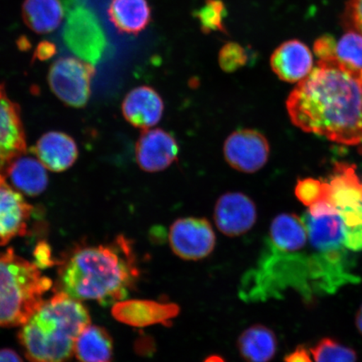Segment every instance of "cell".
Returning a JSON list of instances; mask_svg holds the SVG:
<instances>
[{
    "label": "cell",
    "mask_w": 362,
    "mask_h": 362,
    "mask_svg": "<svg viewBox=\"0 0 362 362\" xmlns=\"http://www.w3.org/2000/svg\"><path fill=\"white\" fill-rule=\"evenodd\" d=\"M292 123L347 146L362 141V84L337 60L319 61L289 95Z\"/></svg>",
    "instance_id": "1"
},
{
    "label": "cell",
    "mask_w": 362,
    "mask_h": 362,
    "mask_svg": "<svg viewBox=\"0 0 362 362\" xmlns=\"http://www.w3.org/2000/svg\"><path fill=\"white\" fill-rule=\"evenodd\" d=\"M139 275L133 247L124 236L100 245L80 246L60 262L59 292L103 306L128 296Z\"/></svg>",
    "instance_id": "2"
},
{
    "label": "cell",
    "mask_w": 362,
    "mask_h": 362,
    "mask_svg": "<svg viewBox=\"0 0 362 362\" xmlns=\"http://www.w3.org/2000/svg\"><path fill=\"white\" fill-rule=\"evenodd\" d=\"M90 322L88 311L79 300L57 291L21 325V345L30 361L65 362Z\"/></svg>",
    "instance_id": "3"
},
{
    "label": "cell",
    "mask_w": 362,
    "mask_h": 362,
    "mask_svg": "<svg viewBox=\"0 0 362 362\" xmlns=\"http://www.w3.org/2000/svg\"><path fill=\"white\" fill-rule=\"evenodd\" d=\"M52 281L13 248L0 252V327L24 325L43 304Z\"/></svg>",
    "instance_id": "4"
},
{
    "label": "cell",
    "mask_w": 362,
    "mask_h": 362,
    "mask_svg": "<svg viewBox=\"0 0 362 362\" xmlns=\"http://www.w3.org/2000/svg\"><path fill=\"white\" fill-rule=\"evenodd\" d=\"M62 38L71 53L92 65L107 55L108 40L96 13L81 0H65Z\"/></svg>",
    "instance_id": "5"
},
{
    "label": "cell",
    "mask_w": 362,
    "mask_h": 362,
    "mask_svg": "<svg viewBox=\"0 0 362 362\" xmlns=\"http://www.w3.org/2000/svg\"><path fill=\"white\" fill-rule=\"evenodd\" d=\"M95 74V67L90 63L79 58L63 57L49 67L48 83L53 93L67 106L83 107L92 93Z\"/></svg>",
    "instance_id": "6"
},
{
    "label": "cell",
    "mask_w": 362,
    "mask_h": 362,
    "mask_svg": "<svg viewBox=\"0 0 362 362\" xmlns=\"http://www.w3.org/2000/svg\"><path fill=\"white\" fill-rule=\"evenodd\" d=\"M325 197L337 208L346 228L362 226V180L355 166L337 163L329 181H324Z\"/></svg>",
    "instance_id": "7"
},
{
    "label": "cell",
    "mask_w": 362,
    "mask_h": 362,
    "mask_svg": "<svg viewBox=\"0 0 362 362\" xmlns=\"http://www.w3.org/2000/svg\"><path fill=\"white\" fill-rule=\"evenodd\" d=\"M169 241L172 251L184 260L197 261L210 255L216 245V236L209 221L187 217L171 225Z\"/></svg>",
    "instance_id": "8"
},
{
    "label": "cell",
    "mask_w": 362,
    "mask_h": 362,
    "mask_svg": "<svg viewBox=\"0 0 362 362\" xmlns=\"http://www.w3.org/2000/svg\"><path fill=\"white\" fill-rule=\"evenodd\" d=\"M268 139L259 131L241 129L229 136L224 144V156L233 169L255 173L269 160Z\"/></svg>",
    "instance_id": "9"
},
{
    "label": "cell",
    "mask_w": 362,
    "mask_h": 362,
    "mask_svg": "<svg viewBox=\"0 0 362 362\" xmlns=\"http://www.w3.org/2000/svg\"><path fill=\"white\" fill-rule=\"evenodd\" d=\"M26 151V139L20 107L8 98L0 84V176L7 167Z\"/></svg>",
    "instance_id": "10"
},
{
    "label": "cell",
    "mask_w": 362,
    "mask_h": 362,
    "mask_svg": "<svg viewBox=\"0 0 362 362\" xmlns=\"http://www.w3.org/2000/svg\"><path fill=\"white\" fill-rule=\"evenodd\" d=\"M33 214V206L21 192L7 183L6 176H0V246L25 236Z\"/></svg>",
    "instance_id": "11"
},
{
    "label": "cell",
    "mask_w": 362,
    "mask_h": 362,
    "mask_svg": "<svg viewBox=\"0 0 362 362\" xmlns=\"http://www.w3.org/2000/svg\"><path fill=\"white\" fill-rule=\"evenodd\" d=\"M214 219L217 228L226 236H241L256 223L257 208L246 194L226 193L216 204Z\"/></svg>",
    "instance_id": "12"
},
{
    "label": "cell",
    "mask_w": 362,
    "mask_h": 362,
    "mask_svg": "<svg viewBox=\"0 0 362 362\" xmlns=\"http://www.w3.org/2000/svg\"><path fill=\"white\" fill-rule=\"evenodd\" d=\"M178 153L175 139L160 129H144L136 144V160L140 168L151 173L168 168Z\"/></svg>",
    "instance_id": "13"
},
{
    "label": "cell",
    "mask_w": 362,
    "mask_h": 362,
    "mask_svg": "<svg viewBox=\"0 0 362 362\" xmlns=\"http://www.w3.org/2000/svg\"><path fill=\"white\" fill-rule=\"evenodd\" d=\"M112 313L117 320L131 327H146L162 324L170 325L171 320L180 313V307L173 303L133 300L117 302Z\"/></svg>",
    "instance_id": "14"
},
{
    "label": "cell",
    "mask_w": 362,
    "mask_h": 362,
    "mask_svg": "<svg viewBox=\"0 0 362 362\" xmlns=\"http://www.w3.org/2000/svg\"><path fill=\"white\" fill-rule=\"evenodd\" d=\"M164 107L160 95L147 86L131 90L122 103V112L125 119L135 128L144 130L160 122Z\"/></svg>",
    "instance_id": "15"
},
{
    "label": "cell",
    "mask_w": 362,
    "mask_h": 362,
    "mask_svg": "<svg viewBox=\"0 0 362 362\" xmlns=\"http://www.w3.org/2000/svg\"><path fill=\"white\" fill-rule=\"evenodd\" d=\"M270 64L280 80L296 83L310 74L313 57L305 43L298 40H291L275 49L271 57Z\"/></svg>",
    "instance_id": "16"
},
{
    "label": "cell",
    "mask_w": 362,
    "mask_h": 362,
    "mask_svg": "<svg viewBox=\"0 0 362 362\" xmlns=\"http://www.w3.org/2000/svg\"><path fill=\"white\" fill-rule=\"evenodd\" d=\"M31 149L45 168L52 172H63L71 168L79 153L75 140L60 131L43 134Z\"/></svg>",
    "instance_id": "17"
},
{
    "label": "cell",
    "mask_w": 362,
    "mask_h": 362,
    "mask_svg": "<svg viewBox=\"0 0 362 362\" xmlns=\"http://www.w3.org/2000/svg\"><path fill=\"white\" fill-rule=\"evenodd\" d=\"M310 246L317 252L341 250L345 247L346 225L338 212L313 216L306 211L302 217Z\"/></svg>",
    "instance_id": "18"
},
{
    "label": "cell",
    "mask_w": 362,
    "mask_h": 362,
    "mask_svg": "<svg viewBox=\"0 0 362 362\" xmlns=\"http://www.w3.org/2000/svg\"><path fill=\"white\" fill-rule=\"evenodd\" d=\"M6 175L17 191L29 197L42 194L49 179L45 167L37 158L22 155L11 161Z\"/></svg>",
    "instance_id": "19"
},
{
    "label": "cell",
    "mask_w": 362,
    "mask_h": 362,
    "mask_svg": "<svg viewBox=\"0 0 362 362\" xmlns=\"http://www.w3.org/2000/svg\"><path fill=\"white\" fill-rule=\"evenodd\" d=\"M107 15L120 33L138 35L151 22V8L147 0H112Z\"/></svg>",
    "instance_id": "20"
},
{
    "label": "cell",
    "mask_w": 362,
    "mask_h": 362,
    "mask_svg": "<svg viewBox=\"0 0 362 362\" xmlns=\"http://www.w3.org/2000/svg\"><path fill=\"white\" fill-rule=\"evenodd\" d=\"M21 11L25 25L36 34L57 30L65 13L60 0H25Z\"/></svg>",
    "instance_id": "21"
},
{
    "label": "cell",
    "mask_w": 362,
    "mask_h": 362,
    "mask_svg": "<svg viewBox=\"0 0 362 362\" xmlns=\"http://www.w3.org/2000/svg\"><path fill=\"white\" fill-rule=\"evenodd\" d=\"M238 346L246 362H269L277 351V339L270 329L256 325L241 334Z\"/></svg>",
    "instance_id": "22"
},
{
    "label": "cell",
    "mask_w": 362,
    "mask_h": 362,
    "mask_svg": "<svg viewBox=\"0 0 362 362\" xmlns=\"http://www.w3.org/2000/svg\"><path fill=\"white\" fill-rule=\"evenodd\" d=\"M112 349L107 330L89 325L76 339L74 354L78 362H112Z\"/></svg>",
    "instance_id": "23"
},
{
    "label": "cell",
    "mask_w": 362,
    "mask_h": 362,
    "mask_svg": "<svg viewBox=\"0 0 362 362\" xmlns=\"http://www.w3.org/2000/svg\"><path fill=\"white\" fill-rule=\"evenodd\" d=\"M336 60L359 78L362 71V35L348 30L337 42Z\"/></svg>",
    "instance_id": "24"
},
{
    "label": "cell",
    "mask_w": 362,
    "mask_h": 362,
    "mask_svg": "<svg viewBox=\"0 0 362 362\" xmlns=\"http://www.w3.org/2000/svg\"><path fill=\"white\" fill-rule=\"evenodd\" d=\"M194 16L200 24L203 33H228L225 25L228 10L223 0H206L200 8L194 11Z\"/></svg>",
    "instance_id": "25"
},
{
    "label": "cell",
    "mask_w": 362,
    "mask_h": 362,
    "mask_svg": "<svg viewBox=\"0 0 362 362\" xmlns=\"http://www.w3.org/2000/svg\"><path fill=\"white\" fill-rule=\"evenodd\" d=\"M311 352L315 362H356L354 350L332 338L321 339Z\"/></svg>",
    "instance_id": "26"
},
{
    "label": "cell",
    "mask_w": 362,
    "mask_h": 362,
    "mask_svg": "<svg viewBox=\"0 0 362 362\" xmlns=\"http://www.w3.org/2000/svg\"><path fill=\"white\" fill-rule=\"evenodd\" d=\"M248 60V52L238 43L226 44L219 53L220 66L228 74L241 69L247 64Z\"/></svg>",
    "instance_id": "27"
},
{
    "label": "cell",
    "mask_w": 362,
    "mask_h": 362,
    "mask_svg": "<svg viewBox=\"0 0 362 362\" xmlns=\"http://www.w3.org/2000/svg\"><path fill=\"white\" fill-rule=\"evenodd\" d=\"M324 182L315 179L306 178L298 180L296 187V196L307 206L324 200Z\"/></svg>",
    "instance_id": "28"
},
{
    "label": "cell",
    "mask_w": 362,
    "mask_h": 362,
    "mask_svg": "<svg viewBox=\"0 0 362 362\" xmlns=\"http://www.w3.org/2000/svg\"><path fill=\"white\" fill-rule=\"evenodd\" d=\"M343 23L347 30L362 35V0H349L343 15Z\"/></svg>",
    "instance_id": "29"
},
{
    "label": "cell",
    "mask_w": 362,
    "mask_h": 362,
    "mask_svg": "<svg viewBox=\"0 0 362 362\" xmlns=\"http://www.w3.org/2000/svg\"><path fill=\"white\" fill-rule=\"evenodd\" d=\"M337 40L330 35H324L317 39L314 44V51L320 61L336 60Z\"/></svg>",
    "instance_id": "30"
},
{
    "label": "cell",
    "mask_w": 362,
    "mask_h": 362,
    "mask_svg": "<svg viewBox=\"0 0 362 362\" xmlns=\"http://www.w3.org/2000/svg\"><path fill=\"white\" fill-rule=\"evenodd\" d=\"M345 247L351 252L362 251V226L346 228Z\"/></svg>",
    "instance_id": "31"
},
{
    "label": "cell",
    "mask_w": 362,
    "mask_h": 362,
    "mask_svg": "<svg viewBox=\"0 0 362 362\" xmlns=\"http://www.w3.org/2000/svg\"><path fill=\"white\" fill-rule=\"evenodd\" d=\"M56 53V45L52 42H49V40H43V42H40L37 47H36L33 59L35 61H47L49 59L55 56Z\"/></svg>",
    "instance_id": "32"
},
{
    "label": "cell",
    "mask_w": 362,
    "mask_h": 362,
    "mask_svg": "<svg viewBox=\"0 0 362 362\" xmlns=\"http://www.w3.org/2000/svg\"><path fill=\"white\" fill-rule=\"evenodd\" d=\"M35 257L36 262H37V264H35L37 265L39 268H40V267L45 268V267L51 266L53 264L51 251H49V247L47 243H42L36 247Z\"/></svg>",
    "instance_id": "33"
},
{
    "label": "cell",
    "mask_w": 362,
    "mask_h": 362,
    "mask_svg": "<svg viewBox=\"0 0 362 362\" xmlns=\"http://www.w3.org/2000/svg\"><path fill=\"white\" fill-rule=\"evenodd\" d=\"M285 362H312L309 351L304 346L298 347L284 359Z\"/></svg>",
    "instance_id": "34"
},
{
    "label": "cell",
    "mask_w": 362,
    "mask_h": 362,
    "mask_svg": "<svg viewBox=\"0 0 362 362\" xmlns=\"http://www.w3.org/2000/svg\"><path fill=\"white\" fill-rule=\"evenodd\" d=\"M0 362H23L16 352L10 349L0 350Z\"/></svg>",
    "instance_id": "35"
},
{
    "label": "cell",
    "mask_w": 362,
    "mask_h": 362,
    "mask_svg": "<svg viewBox=\"0 0 362 362\" xmlns=\"http://www.w3.org/2000/svg\"><path fill=\"white\" fill-rule=\"evenodd\" d=\"M356 328L358 329L359 332L362 334V305L356 314Z\"/></svg>",
    "instance_id": "36"
},
{
    "label": "cell",
    "mask_w": 362,
    "mask_h": 362,
    "mask_svg": "<svg viewBox=\"0 0 362 362\" xmlns=\"http://www.w3.org/2000/svg\"><path fill=\"white\" fill-rule=\"evenodd\" d=\"M19 47L21 48V49H27V48L30 47L29 40H27V39L25 37H21V40H19Z\"/></svg>",
    "instance_id": "37"
},
{
    "label": "cell",
    "mask_w": 362,
    "mask_h": 362,
    "mask_svg": "<svg viewBox=\"0 0 362 362\" xmlns=\"http://www.w3.org/2000/svg\"><path fill=\"white\" fill-rule=\"evenodd\" d=\"M204 362H225V361L219 356H211Z\"/></svg>",
    "instance_id": "38"
},
{
    "label": "cell",
    "mask_w": 362,
    "mask_h": 362,
    "mask_svg": "<svg viewBox=\"0 0 362 362\" xmlns=\"http://www.w3.org/2000/svg\"><path fill=\"white\" fill-rule=\"evenodd\" d=\"M359 79H360L361 83L362 84V71L361 72V74H360V76H359Z\"/></svg>",
    "instance_id": "39"
}]
</instances>
